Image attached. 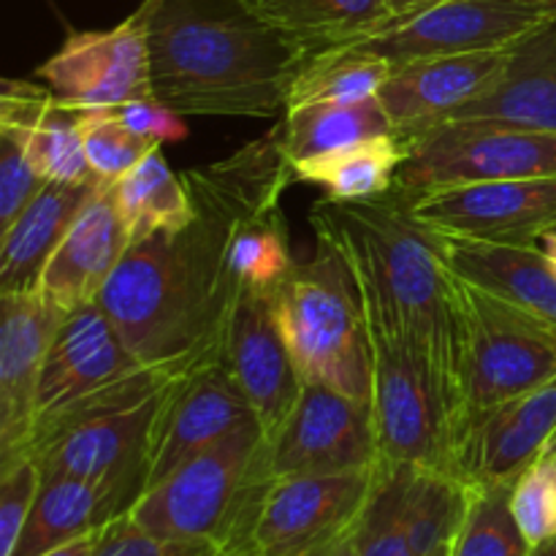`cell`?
<instances>
[{
	"label": "cell",
	"instance_id": "obj_3",
	"mask_svg": "<svg viewBox=\"0 0 556 556\" xmlns=\"http://www.w3.org/2000/svg\"><path fill=\"white\" fill-rule=\"evenodd\" d=\"M152 96L182 117H275L304 49L242 0H144Z\"/></svg>",
	"mask_w": 556,
	"mask_h": 556
},
{
	"label": "cell",
	"instance_id": "obj_20",
	"mask_svg": "<svg viewBox=\"0 0 556 556\" xmlns=\"http://www.w3.org/2000/svg\"><path fill=\"white\" fill-rule=\"evenodd\" d=\"M556 438V380L472 418L459 443L465 486H508L541 459Z\"/></svg>",
	"mask_w": 556,
	"mask_h": 556
},
{
	"label": "cell",
	"instance_id": "obj_6",
	"mask_svg": "<svg viewBox=\"0 0 556 556\" xmlns=\"http://www.w3.org/2000/svg\"><path fill=\"white\" fill-rule=\"evenodd\" d=\"M179 372L141 364L101 304H79L63 313L49 342L38 378L36 418L27 448L33 440L68 427L90 413L144 402Z\"/></svg>",
	"mask_w": 556,
	"mask_h": 556
},
{
	"label": "cell",
	"instance_id": "obj_1",
	"mask_svg": "<svg viewBox=\"0 0 556 556\" xmlns=\"http://www.w3.org/2000/svg\"><path fill=\"white\" fill-rule=\"evenodd\" d=\"M182 179L193 223L128 244L98 293L130 353L147 367L177 372L220 358L223 324L237 299L226 275L231 204L201 168Z\"/></svg>",
	"mask_w": 556,
	"mask_h": 556
},
{
	"label": "cell",
	"instance_id": "obj_9",
	"mask_svg": "<svg viewBox=\"0 0 556 556\" xmlns=\"http://www.w3.org/2000/svg\"><path fill=\"white\" fill-rule=\"evenodd\" d=\"M394 190L427 193L494 179L556 177V130L492 119H451L410 136Z\"/></svg>",
	"mask_w": 556,
	"mask_h": 556
},
{
	"label": "cell",
	"instance_id": "obj_30",
	"mask_svg": "<svg viewBox=\"0 0 556 556\" xmlns=\"http://www.w3.org/2000/svg\"><path fill=\"white\" fill-rule=\"evenodd\" d=\"M277 128L291 168L309 157L329 155L375 136L394 134L378 98L362 103H315V106L288 109L282 112V123Z\"/></svg>",
	"mask_w": 556,
	"mask_h": 556
},
{
	"label": "cell",
	"instance_id": "obj_27",
	"mask_svg": "<svg viewBox=\"0 0 556 556\" xmlns=\"http://www.w3.org/2000/svg\"><path fill=\"white\" fill-rule=\"evenodd\" d=\"M114 519L119 516L112 500L92 483L68 476H41L38 497L11 556L49 554L76 538L103 530Z\"/></svg>",
	"mask_w": 556,
	"mask_h": 556
},
{
	"label": "cell",
	"instance_id": "obj_39",
	"mask_svg": "<svg viewBox=\"0 0 556 556\" xmlns=\"http://www.w3.org/2000/svg\"><path fill=\"white\" fill-rule=\"evenodd\" d=\"M47 179L36 172L20 139L0 134V233L14 226Z\"/></svg>",
	"mask_w": 556,
	"mask_h": 556
},
{
	"label": "cell",
	"instance_id": "obj_46",
	"mask_svg": "<svg viewBox=\"0 0 556 556\" xmlns=\"http://www.w3.org/2000/svg\"><path fill=\"white\" fill-rule=\"evenodd\" d=\"M429 556H451V541H448V543H443V546L434 548V552L429 554Z\"/></svg>",
	"mask_w": 556,
	"mask_h": 556
},
{
	"label": "cell",
	"instance_id": "obj_17",
	"mask_svg": "<svg viewBox=\"0 0 556 556\" xmlns=\"http://www.w3.org/2000/svg\"><path fill=\"white\" fill-rule=\"evenodd\" d=\"M258 421L226 364L204 362L172 380L152 438L147 489L177 472L233 429Z\"/></svg>",
	"mask_w": 556,
	"mask_h": 556
},
{
	"label": "cell",
	"instance_id": "obj_14",
	"mask_svg": "<svg viewBox=\"0 0 556 556\" xmlns=\"http://www.w3.org/2000/svg\"><path fill=\"white\" fill-rule=\"evenodd\" d=\"M380 462L372 407L304 380L296 405L269 440L271 478L372 470Z\"/></svg>",
	"mask_w": 556,
	"mask_h": 556
},
{
	"label": "cell",
	"instance_id": "obj_35",
	"mask_svg": "<svg viewBox=\"0 0 556 556\" xmlns=\"http://www.w3.org/2000/svg\"><path fill=\"white\" fill-rule=\"evenodd\" d=\"M79 125L92 177L106 188H114L147 152L161 147L130 134L112 109L79 112Z\"/></svg>",
	"mask_w": 556,
	"mask_h": 556
},
{
	"label": "cell",
	"instance_id": "obj_48",
	"mask_svg": "<svg viewBox=\"0 0 556 556\" xmlns=\"http://www.w3.org/2000/svg\"><path fill=\"white\" fill-rule=\"evenodd\" d=\"M348 556H356V554H353V543H351V554H348Z\"/></svg>",
	"mask_w": 556,
	"mask_h": 556
},
{
	"label": "cell",
	"instance_id": "obj_23",
	"mask_svg": "<svg viewBox=\"0 0 556 556\" xmlns=\"http://www.w3.org/2000/svg\"><path fill=\"white\" fill-rule=\"evenodd\" d=\"M443 239V253L462 280L505 299L532 318L556 329V275L541 244H494Z\"/></svg>",
	"mask_w": 556,
	"mask_h": 556
},
{
	"label": "cell",
	"instance_id": "obj_16",
	"mask_svg": "<svg viewBox=\"0 0 556 556\" xmlns=\"http://www.w3.org/2000/svg\"><path fill=\"white\" fill-rule=\"evenodd\" d=\"M271 296L239 291L220 340V362L248 396L266 440L280 432L304 386Z\"/></svg>",
	"mask_w": 556,
	"mask_h": 556
},
{
	"label": "cell",
	"instance_id": "obj_43",
	"mask_svg": "<svg viewBox=\"0 0 556 556\" xmlns=\"http://www.w3.org/2000/svg\"><path fill=\"white\" fill-rule=\"evenodd\" d=\"M541 250H543V258H546V264L552 266V271L556 275V228L541 239Z\"/></svg>",
	"mask_w": 556,
	"mask_h": 556
},
{
	"label": "cell",
	"instance_id": "obj_40",
	"mask_svg": "<svg viewBox=\"0 0 556 556\" xmlns=\"http://www.w3.org/2000/svg\"><path fill=\"white\" fill-rule=\"evenodd\" d=\"M119 117V123L139 139L152 141V144H163V141H182L188 136V125H185L182 114L172 112L168 106L152 101H130L123 106L112 109Z\"/></svg>",
	"mask_w": 556,
	"mask_h": 556
},
{
	"label": "cell",
	"instance_id": "obj_41",
	"mask_svg": "<svg viewBox=\"0 0 556 556\" xmlns=\"http://www.w3.org/2000/svg\"><path fill=\"white\" fill-rule=\"evenodd\" d=\"M101 532L103 530L90 532V535H81V538H76V541L65 543V546L54 548V552L41 554V556H92V554H96L98 541H101Z\"/></svg>",
	"mask_w": 556,
	"mask_h": 556
},
{
	"label": "cell",
	"instance_id": "obj_29",
	"mask_svg": "<svg viewBox=\"0 0 556 556\" xmlns=\"http://www.w3.org/2000/svg\"><path fill=\"white\" fill-rule=\"evenodd\" d=\"M405 155L407 141L400 134L375 136L362 144L296 163L293 182L318 185L331 201L380 199L394 190Z\"/></svg>",
	"mask_w": 556,
	"mask_h": 556
},
{
	"label": "cell",
	"instance_id": "obj_11",
	"mask_svg": "<svg viewBox=\"0 0 556 556\" xmlns=\"http://www.w3.org/2000/svg\"><path fill=\"white\" fill-rule=\"evenodd\" d=\"M372 470L271 478L242 548L261 556H313L353 541L378 483Z\"/></svg>",
	"mask_w": 556,
	"mask_h": 556
},
{
	"label": "cell",
	"instance_id": "obj_8",
	"mask_svg": "<svg viewBox=\"0 0 556 556\" xmlns=\"http://www.w3.org/2000/svg\"><path fill=\"white\" fill-rule=\"evenodd\" d=\"M459 304L465 320V434L472 418L556 380V329L462 277Z\"/></svg>",
	"mask_w": 556,
	"mask_h": 556
},
{
	"label": "cell",
	"instance_id": "obj_44",
	"mask_svg": "<svg viewBox=\"0 0 556 556\" xmlns=\"http://www.w3.org/2000/svg\"><path fill=\"white\" fill-rule=\"evenodd\" d=\"M351 543H353V541H351ZM351 543H345V546H340V548H331V552L313 554V556H348V554H351ZM223 556H261V554H250V552H231V554H223Z\"/></svg>",
	"mask_w": 556,
	"mask_h": 556
},
{
	"label": "cell",
	"instance_id": "obj_36",
	"mask_svg": "<svg viewBox=\"0 0 556 556\" xmlns=\"http://www.w3.org/2000/svg\"><path fill=\"white\" fill-rule=\"evenodd\" d=\"M510 510L535 556H556V454L552 451L514 483Z\"/></svg>",
	"mask_w": 556,
	"mask_h": 556
},
{
	"label": "cell",
	"instance_id": "obj_34",
	"mask_svg": "<svg viewBox=\"0 0 556 556\" xmlns=\"http://www.w3.org/2000/svg\"><path fill=\"white\" fill-rule=\"evenodd\" d=\"M356 556H416L402 516V467L380 465L362 521L353 532Z\"/></svg>",
	"mask_w": 556,
	"mask_h": 556
},
{
	"label": "cell",
	"instance_id": "obj_45",
	"mask_svg": "<svg viewBox=\"0 0 556 556\" xmlns=\"http://www.w3.org/2000/svg\"><path fill=\"white\" fill-rule=\"evenodd\" d=\"M521 3L541 5V9H546V11H552V14H556V0H521Z\"/></svg>",
	"mask_w": 556,
	"mask_h": 556
},
{
	"label": "cell",
	"instance_id": "obj_4",
	"mask_svg": "<svg viewBox=\"0 0 556 556\" xmlns=\"http://www.w3.org/2000/svg\"><path fill=\"white\" fill-rule=\"evenodd\" d=\"M269 483V440L253 421L147 489L128 516L150 535L210 541L231 554L242 548Z\"/></svg>",
	"mask_w": 556,
	"mask_h": 556
},
{
	"label": "cell",
	"instance_id": "obj_5",
	"mask_svg": "<svg viewBox=\"0 0 556 556\" xmlns=\"http://www.w3.org/2000/svg\"><path fill=\"white\" fill-rule=\"evenodd\" d=\"M282 280L271 302L307 383L329 386L372 407V351L358 288L345 258L324 239Z\"/></svg>",
	"mask_w": 556,
	"mask_h": 556
},
{
	"label": "cell",
	"instance_id": "obj_25",
	"mask_svg": "<svg viewBox=\"0 0 556 556\" xmlns=\"http://www.w3.org/2000/svg\"><path fill=\"white\" fill-rule=\"evenodd\" d=\"M101 182H47L14 226L0 233V293L38 288L43 266Z\"/></svg>",
	"mask_w": 556,
	"mask_h": 556
},
{
	"label": "cell",
	"instance_id": "obj_7",
	"mask_svg": "<svg viewBox=\"0 0 556 556\" xmlns=\"http://www.w3.org/2000/svg\"><path fill=\"white\" fill-rule=\"evenodd\" d=\"M367 318V315H364ZM380 462L459 478V418L438 372L405 337L367 318Z\"/></svg>",
	"mask_w": 556,
	"mask_h": 556
},
{
	"label": "cell",
	"instance_id": "obj_22",
	"mask_svg": "<svg viewBox=\"0 0 556 556\" xmlns=\"http://www.w3.org/2000/svg\"><path fill=\"white\" fill-rule=\"evenodd\" d=\"M0 134L22 141L30 163L47 182H98L85 155L79 112L54 101L43 81L3 79Z\"/></svg>",
	"mask_w": 556,
	"mask_h": 556
},
{
	"label": "cell",
	"instance_id": "obj_31",
	"mask_svg": "<svg viewBox=\"0 0 556 556\" xmlns=\"http://www.w3.org/2000/svg\"><path fill=\"white\" fill-rule=\"evenodd\" d=\"M394 65L372 52L356 47H337L315 52L299 65L288 87V109L315 103H362L378 98L380 87Z\"/></svg>",
	"mask_w": 556,
	"mask_h": 556
},
{
	"label": "cell",
	"instance_id": "obj_15",
	"mask_svg": "<svg viewBox=\"0 0 556 556\" xmlns=\"http://www.w3.org/2000/svg\"><path fill=\"white\" fill-rule=\"evenodd\" d=\"M556 14L521 0H445L351 47L372 52L391 65L445 54L486 52L519 43Z\"/></svg>",
	"mask_w": 556,
	"mask_h": 556
},
{
	"label": "cell",
	"instance_id": "obj_38",
	"mask_svg": "<svg viewBox=\"0 0 556 556\" xmlns=\"http://www.w3.org/2000/svg\"><path fill=\"white\" fill-rule=\"evenodd\" d=\"M220 546L210 541H168L150 535L134 525L128 514L103 527L92 556H223Z\"/></svg>",
	"mask_w": 556,
	"mask_h": 556
},
{
	"label": "cell",
	"instance_id": "obj_21",
	"mask_svg": "<svg viewBox=\"0 0 556 556\" xmlns=\"http://www.w3.org/2000/svg\"><path fill=\"white\" fill-rule=\"evenodd\" d=\"M128 244L114 190L98 185L43 266L38 291L63 313L98 302Z\"/></svg>",
	"mask_w": 556,
	"mask_h": 556
},
{
	"label": "cell",
	"instance_id": "obj_26",
	"mask_svg": "<svg viewBox=\"0 0 556 556\" xmlns=\"http://www.w3.org/2000/svg\"><path fill=\"white\" fill-rule=\"evenodd\" d=\"M250 14L307 54L367 41L394 22L383 0H242Z\"/></svg>",
	"mask_w": 556,
	"mask_h": 556
},
{
	"label": "cell",
	"instance_id": "obj_13",
	"mask_svg": "<svg viewBox=\"0 0 556 556\" xmlns=\"http://www.w3.org/2000/svg\"><path fill=\"white\" fill-rule=\"evenodd\" d=\"M405 199L410 215L440 237L541 244L556 228V177L454 185Z\"/></svg>",
	"mask_w": 556,
	"mask_h": 556
},
{
	"label": "cell",
	"instance_id": "obj_19",
	"mask_svg": "<svg viewBox=\"0 0 556 556\" xmlns=\"http://www.w3.org/2000/svg\"><path fill=\"white\" fill-rule=\"evenodd\" d=\"M0 465L25 456L36 418V391L63 309L38 288L0 293Z\"/></svg>",
	"mask_w": 556,
	"mask_h": 556
},
{
	"label": "cell",
	"instance_id": "obj_28",
	"mask_svg": "<svg viewBox=\"0 0 556 556\" xmlns=\"http://www.w3.org/2000/svg\"><path fill=\"white\" fill-rule=\"evenodd\" d=\"M112 190L130 244L182 231L195 217L188 185L182 174L172 172L161 147L147 152Z\"/></svg>",
	"mask_w": 556,
	"mask_h": 556
},
{
	"label": "cell",
	"instance_id": "obj_32",
	"mask_svg": "<svg viewBox=\"0 0 556 556\" xmlns=\"http://www.w3.org/2000/svg\"><path fill=\"white\" fill-rule=\"evenodd\" d=\"M470 486L443 472L402 467V516L416 556L454 541L467 510Z\"/></svg>",
	"mask_w": 556,
	"mask_h": 556
},
{
	"label": "cell",
	"instance_id": "obj_37",
	"mask_svg": "<svg viewBox=\"0 0 556 556\" xmlns=\"http://www.w3.org/2000/svg\"><path fill=\"white\" fill-rule=\"evenodd\" d=\"M41 489V467L30 456L0 465V556H11Z\"/></svg>",
	"mask_w": 556,
	"mask_h": 556
},
{
	"label": "cell",
	"instance_id": "obj_33",
	"mask_svg": "<svg viewBox=\"0 0 556 556\" xmlns=\"http://www.w3.org/2000/svg\"><path fill=\"white\" fill-rule=\"evenodd\" d=\"M510 510L508 486H470L465 519L451 541V556H530Z\"/></svg>",
	"mask_w": 556,
	"mask_h": 556
},
{
	"label": "cell",
	"instance_id": "obj_18",
	"mask_svg": "<svg viewBox=\"0 0 556 556\" xmlns=\"http://www.w3.org/2000/svg\"><path fill=\"white\" fill-rule=\"evenodd\" d=\"M514 49L516 43L505 49L445 54L394 65L378 92V103L394 134L410 139L486 96L508 71Z\"/></svg>",
	"mask_w": 556,
	"mask_h": 556
},
{
	"label": "cell",
	"instance_id": "obj_42",
	"mask_svg": "<svg viewBox=\"0 0 556 556\" xmlns=\"http://www.w3.org/2000/svg\"><path fill=\"white\" fill-rule=\"evenodd\" d=\"M383 3L391 11V16H394V22H400L413 14H421V11L432 9V5L445 3V0H383Z\"/></svg>",
	"mask_w": 556,
	"mask_h": 556
},
{
	"label": "cell",
	"instance_id": "obj_12",
	"mask_svg": "<svg viewBox=\"0 0 556 556\" xmlns=\"http://www.w3.org/2000/svg\"><path fill=\"white\" fill-rule=\"evenodd\" d=\"M147 3L106 30H74L36 68L54 101L76 112L152 101Z\"/></svg>",
	"mask_w": 556,
	"mask_h": 556
},
{
	"label": "cell",
	"instance_id": "obj_10",
	"mask_svg": "<svg viewBox=\"0 0 556 556\" xmlns=\"http://www.w3.org/2000/svg\"><path fill=\"white\" fill-rule=\"evenodd\" d=\"M172 380L144 402L90 413L33 440L25 456L41 467L43 478L68 476L92 483L112 500L117 516H125L147 492L152 438Z\"/></svg>",
	"mask_w": 556,
	"mask_h": 556
},
{
	"label": "cell",
	"instance_id": "obj_2",
	"mask_svg": "<svg viewBox=\"0 0 556 556\" xmlns=\"http://www.w3.org/2000/svg\"><path fill=\"white\" fill-rule=\"evenodd\" d=\"M309 223L315 239L345 258L364 315L405 337L438 372L456 418L465 421V320L459 277L440 233L407 210L396 190L369 201H318Z\"/></svg>",
	"mask_w": 556,
	"mask_h": 556
},
{
	"label": "cell",
	"instance_id": "obj_24",
	"mask_svg": "<svg viewBox=\"0 0 556 556\" xmlns=\"http://www.w3.org/2000/svg\"><path fill=\"white\" fill-rule=\"evenodd\" d=\"M451 119H492L519 128L556 130V20L521 38L500 85L451 114L445 123Z\"/></svg>",
	"mask_w": 556,
	"mask_h": 556
},
{
	"label": "cell",
	"instance_id": "obj_47",
	"mask_svg": "<svg viewBox=\"0 0 556 556\" xmlns=\"http://www.w3.org/2000/svg\"><path fill=\"white\" fill-rule=\"evenodd\" d=\"M548 451H552V454H556V438H554V443L548 445Z\"/></svg>",
	"mask_w": 556,
	"mask_h": 556
}]
</instances>
